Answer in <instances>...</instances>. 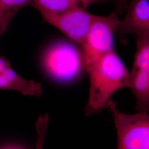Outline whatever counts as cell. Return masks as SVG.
Here are the masks:
<instances>
[{"instance_id":"cell-13","label":"cell","mask_w":149,"mask_h":149,"mask_svg":"<svg viewBox=\"0 0 149 149\" xmlns=\"http://www.w3.org/2000/svg\"><path fill=\"white\" fill-rule=\"evenodd\" d=\"M11 64L10 61L4 57L0 56V72L10 68Z\"/></svg>"},{"instance_id":"cell-8","label":"cell","mask_w":149,"mask_h":149,"mask_svg":"<svg viewBox=\"0 0 149 149\" xmlns=\"http://www.w3.org/2000/svg\"><path fill=\"white\" fill-rule=\"evenodd\" d=\"M0 90L16 91L30 96H41L43 92L40 84L23 78L11 67L0 72Z\"/></svg>"},{"instance_id":"cell-2","label":"cell","mask_w":149,"mask_h":149,"mask_svg":"<svg viewBox=\"0 0 149 149\" xmlns=\"http://www.w3.org/2000/svg\"><path fill=\"white\" fill-rule=\"evenodd\" d=\"M42 66L51 79L63 83L77 79L85 70L81 50L64 40L54 42L46 49Z\"/></svg>"},{"instance_id":"cell-12","label":"cell","mask_w":149,"mask_h":149,"mask_svg":"<svg viewBox=\"0 0 149 149\" xmlns=\"http://www.w3.org/2000/svg\"><path fill=\"white\" fill-rule=\"evenodd\" d=\"M129 0H108V2H111L114 7V11L117 12L120 15L125 12L128 5Z\"/></svg>"},{"instance_id":"cell-6","label":"cell","mask_w":149,"mask_h":149,"mask_svg":"<svg viewBox=\"0 0 149 149\" xmlns=\"http://www.w3.org/2000/svg\"><path fill=\"white\" fill-rule=\"evenodd\" d=\"M44 21L63 32L70 40L80 46L83 43L96 16L84 10L61 14L42 13Z\"/></svg>"},{"instance_id":"cell-5","label":"cell","mask_w":149,"mask_h":149,"mask_svg":"<svg viewBox=\"0 0 149 149\" xmlns=\"http://www.w3.org/2000/svg\"><path fill=\"white\" fill-rule=\"evenodd\" d=\"M135 37L136 50L132 69L129 72V87L135 96L139 112H149V32Z\"/></svg>"},{"instance_id":"cell-4","label":"cell","mask_w":149,"mask_h":149,"mask_svg":"<svg viewBox=\"0 0 149 149\" xmlns=\"http://www.w3.org/2000/svg\"><path fill=\"white\" fill-rule=\"evenodd\" d=\"M117 133V149H149V114L138 112L129 114L120 112L117 103L108 102Z\"/></svg>"},{"instance_id":"cell-11","label":"cell","mask_w":149,"mask_h":149,"mask_svg":"<svg viewBox=\"0 0 149 149\" xmlns=\"http://www.w3.org/2000/svg\"><path fill=\"white\" fill-rule=\"evenodd\" d=\"M49 120V118L46 114L40 115L38 118L36 124L37 138L34 149H43Z\"/></svg>"},{"instance_id":"cell-10","label":"cell","mask_w":149,"mask_h":149,"mask_svg":"<svg viewBox=\"0 0 149 149\" xmlns=\"http://www.w3.org/2000/svg\"><path fill=\"white\" fill-rule=\"evenodd\" d=\"M33 0H0V37L6 31L16 14Z\"/></svg>"},{"instance_id":"cell-3","label":"cell","mask_w":149,"mask_h":149,"mask_svg":"<svg viewBox=\"0 0 149 149\" xmlns=\"http://www.w3.org/2000/svg\"><path fill=\"white\" fill-rule=\"evenodd\" d=\"M119 15L114 10L106 16H96L80 46L86 71L102 56L115 50L114 36L120 22Z\"/></svg>"},{"instance_id":"cell-9","label":"cell","mask_w":149,"mask_h":149,"mask_svg":"<svg viewBox=\"0 0 149 149\" xmlns=\"http://www.w3.org/2000/svg\"><path fill=\"white\" fill-rule=\"evenodd\" d=\"M106 2L108 0H33L31 5L40 14H61L76 10H86L91 5Z\"/></svg>"},{"instance_id":"cell-14","label":"cell","mask_w":149,"mask_h":149,"mask_svg":"<svg viewBox=\"0 0 149 149\" xmlns=\"http://www.w3.org/2000/svg\"><path fill=\"white\" fill-rule=\"evenodd\" d=\"M5 149H18V148H16V147H8V148H5Z\"/></svg>"},{"instance_id":"cell-7","label":"cell","mask_w":149,"mask_h":149,"mask_svg":"<svg viewBox=\"0 0 149 149\" xmlns=\"http://www.w3.org/2000/svg\"><path fill=\"white\" fill-rule=\"evenodd\" d=\"M125 12L116 30L122 41L129 34L149 32V0H129Z\"/></svg>"},{"instance_id":"cell-1","label":"cell","mask_w":149,"mask_h":149,"mask_svg":"<svg viewBox=\"0 0 149 149\" xmlns=\"http://www.w3.org/2000/svg\"><path fill=\"white\" fill-rule=\"evenodd\" d=\"M86 72L90 79L89 96L85 108L86 116L101 112L113 94L129 87V72L116 50L102 56Z\"/></svg>"}]
</instances>
